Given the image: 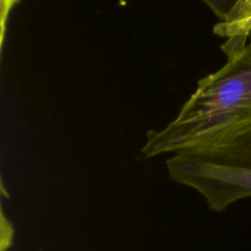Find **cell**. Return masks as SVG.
<instances>
[{"label": "cell", "mask_w": 251, "mask_h": 251, "mask_svg": "<svg viewBox=\"0 0 251 251\" xmlns=\"http://www.w3.org/2000/svg\"><path fill=\"white\" fill-rule=\"evenodd\" d=\"M226 57L222 68L198 81L175 119L147 132L145 157L213 147L251 130V33Z\"/></svg>", "instance_id": "cell-1"}, {"label": "cell", "mask_w": 251, "mask_h": 251, "mask_svg": "<svg viewBox=\"0 0 251 251\" xmlns=\"http://www.w3.org/2000/svg\"><path fill=\"white\" fill-rule=\"evenodd\" d=\"M219 18L220 22H228L237 18L247 0H201Z\"/></svg>", "instance_id": "cell-4"}, {"label": "cell", "mask_w": 251, "mask_h": 251, "mask_svg": "<svg viewBox=\"0 0 251 251\" xmlns=\"http://www.w3.org/2000/svg\"><path fill=\"white\" fill-rule=\"evenodd\" d=\"M19 2V0H1V42H3L7 19L13 9V7Z\"/></svg>", "instance_id": "cell-5"}, {"label": "cell", "mask_w": 251, "mask_h": 251, "mask_svg": "<svg viewBox=\"0 0 251 251\" xmlns=\"http://www.w3.org/2000/svg\"><path fill=\"white\" fill-rule=\"evenodd\" d=\"M213 31L215 34L226 38L221 48L227 56L247 42L251 33V16L230 22H219L214 25Z\"/></svg>", "instance_id": "cell-3"}, {"label": "cell", "mask_w": 251, "mask_h": 251, "mask_svg": "<svg viewBox=\"0 0 251 251\" xmlns=\"http://www.w3.org/2000/svg\"><path fill=\"white\" fill-rule=\"evenodd\" d=\"M166 165L174 181L195 189L211 210L223 212L251 197V130L225 144L176 153Z\"/></svg>", "instance_id": "cell-2"}]
</instances>
